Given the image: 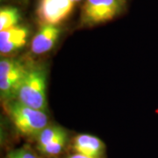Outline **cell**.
<instances>
[{"instance_id":"cell-11","label":"cell","mask_w":158,"mask_h":158,"mask_svg":"<svg viewBox=\"0 0 158 158\" xmlns=\"http://www.w3.org/2000/svg\"><path fill=\"white\" fill-rule=\"evenodd\" d=\"M66 141H67V134L64 131L62 135H60L57 137L56 140H54L48 145L40 148V150L46 155L56 156V155L60 154L63 150L64 146L66 144Z\"/></svg>"},{"instance_id":"cell-12","label":"cell","mask_w":158,"mask_h":158,"mask_svg":"<svg viewBox=\"0 0 158 158\" xmlns=\"http://www.w3.org/2000/svg\"><path fill=\"white\" fill-rule=\"evenodd\" d=\"M7 158H37L35 155L25 148L18 149L9 154Z\"/></svg>"},{"instance_id":"cell-4","label":"cell","mask_w":158,"mask_h":158,"mask_svg":"<svg viewBox=\"0 0 158 158\" xmlns=\"http://www.w3.org/2000/svg\"><path fill=\"white\" fill-rule=\"evenodd\" d=\"M29 66L14 59L0 62V92L3 99L11 101L16 98L18 90L28 70Z\"/></svg>"},{"instance_id":"cell-7","label":"cell","mask_w":158,"mask_h":158,"mask_svg":"<svg viewBox=\"0 0 158 158\" xmlns=\"http://www.w3.org/2000/svg\"><path fill=\"white\" fill-rule=\"evenodd\" d=\"M28 29L16 26L0 32V53L2 56L11 54L21 48L27 43Z\"/></svg>"},{"instance_id":"cell-13","label":"cell","mask_w":158,"mask_h":158,"mask_svg":"<svg viewBox=\"0 0 158 158\" xmlns=\"http://www.w3.org/2000/svg\"><path fill=\"white\" fill-rule=\"evenodd\" d=\"M69 158H94V157H90V156H83V155H80V154H75L70 156Z\"/></svg>"},{"instance_id":"cell-5","label":"cell","mask_w":158,"mask_h":158,"mask_svg":"<svg viewBox=\"0 0 158 158\" xmlns=\"http://www.w3.org/2000/svg\"><path fill=\"white\" fill-rule=\"evenodd\" d=\"M74 0H40L36 14L40 25H59L69 16L76 6Z\"/></svg>"},{"instance_id":"cell-9","label":"cell","mask_w":158,"mask_h":158,"mask_svg":"<svg viewBox=\"0 0 158 158\" xmlns=\"http://www.w3.org/2000/svg\"><path fill=\"white\" fill-rule=\"evenodd\" d=\"M20 14L14 7H4L0 10V32L18 26Z\"/></svg>"},{"instance_id":"cell-2","label":"cell","mask_w":158,"mask_h":158,"mask_svg":"<svg viewBox=\"0 0 158 158\" xmlns=\"http://www.w3.org/2000/svg\"><path fill=\"white\" fill-rule=\"evenodd\" d=\"M47 76L41 67H29L18 90V101L30 107L45 111L47 108Z\"/></svg>"},{"instance_id":"cell-8","label":"cell","mask_w":158,"mask_h":158,"mask_svg":"<svg viewBox=\"0 0 158 158\" xmlns=\"http://www.w3.org/2000/svg\"><path fill=\"white\" fill-rule=\"evenodd\" d=\"M73 148L77 154L97 158L101 155L104 144L96 136L84 134L76 137Z\"/></svg>"},{"instance_id":"cell-3","label":"cell","mask_w":158,"mask_h":158,"mask_svg":"<svg viewBox=\"0 0 158 158\" xmlns=\"http://www.w3.org/2000/svg\"><path fill=\"white\" fill-rule=\"evenodd\" d=\"M127 0H85L81 9L80 22L93 27L113 19L124 11Z\"/></svg>"},{"instance_id":"cell-14","label":"cell","mask_w":158,"mask_h":158,"mask_svg":"<svg viewBox=\"0 0 158 158\" xmlns=\"http://www.w3.org/2000/svg\"><path fill=\"white\" fill-rule=\"evenodd\" d=\"M22 1H24V2H27V1H28V0H22Z\"/></svg>"},{"instance_id":"cell-10","label":"cell","mask_w":158,"mask_h":158,"mask_svg":"<svg viewBox=\"0 0 158 158\" xmlns=\"http://www.w3.org/2000/svg\"><path fill=\"white\" fill-rule=\"evenodd\" d=\"M64 130L57 126H48L42 130L37 137V147L39 149L48 145L58 136L62 135Z\"/></svg>"},{"instance_id":"cell-1","label":"cell","mask_w":158,"mask_h":158,"mask_svg":"<svg viewBox=\"0 0 158 158\" xmlns=\"http://www.w3.org/2000/svg\"><path fill=\"white\" fill-rule=\"evenodd\" d=\"M6 111L16 129L23 135H38L48 127V117L45 111L30 107L17 99L9 101Z\"/></svg>"},{"instance_id":"cell-6","label":"cell","mask_w":158,"mask_h":158,"mask_svg":"<svg viewBox=\"0 0 158 158\" xmlns=\"http://www.w3.org/2000/svg\"><path fill=\"white\" fill-rule=\"evenodd\" d=\"M60 34L61 29L56 25H41L32 40V52L35 55H41L51 50L56 45Z\"/></svg>"}]
</instances>
